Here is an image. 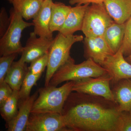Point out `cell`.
Here are the masks:
<instances>
[{"instance_id":"obj_1","label":"cell","mask_w":131,"mask_h":131,"mask_svg":"<svg viewBox=\"0 0 131 131\" xmlns=\"http://www.w3.org/2000/svg\"><path fill=\"white\" fill-rule=\"evenodd\" d=\"M121 112L115 102L72 91L62 115L69 131H118Z\"/></svg>"},{"instance_id":"obj_2","label":"cell","mask_w":131,"mask_h":131,"mask_svg":"<svg viewBox=\"0 0 131 131\" xmlns=\"http://www.w3.org/2000/svg\"><path fill=\"white\" fill-rule=\"evenodd\" d=\"M105 68L92 59L88 58L81 63L76 64L71 57L54 73L49 85L57 86L64 82L77 81L88 77L107 74Z\"/></svg>"},{"instance_id":"obj_3","label":"cell","mask_w":131,"mask_h":131,"mask_svg":"<svg viewBox=\"0 0 131 131\" xmlns=\"http://www.w3.org/2000/svg\"><path fill=\"white\" fill-rule=\"evenodd\" d=\"M74 82L68 81L60 87L48 85L39 89L31 113H54L62 114L64 106L72 92Z\"/></svg>"},{"instance_id":"obj_4","label":"cell","mask_w":131,"mask_h":131,"mask_svg":"<svg viewBox=\"0 0 131 131\" xmlns=\"http://www.w3.org/2000/svg\"><path fill=\"white\" fill-rule=\"evenodd\" d=\"M83 39L82 35L66 36L60 32L54 38L48 53L45 86L49 85L54 73L70 58V51L73 44L83 41Z\"/></svg>"},{"instance_id":"obj_5","label":"cell","mask_w":131,"mask_h":131,"mask_svg":"<svg viewBox=\"0 0 131 131\" xmlns=\"http://www.w3.org/2000/svg\"><path fill=\"white\" fill-rule=\"evenodd\" d=\"M18 12L12 8L10 10V21L5 33L0 39L1 56L21 53L24 47L20 39L24 29L33 26V23L24 21Z\"/></svg>"},{"instance_id":"obj_6","label":"cell","mask_w":131,"mask_h":131,"mask_svg":"<svg viewBox=\"0 0 131 131\" xmlns=\"http://www.w3.org/2000/svg\"><path fill=\"white\" fill-rule=\"evenodd\" d=\"M114 22L103 3L91 4L85 12L81 31L86 37L103 36Z\"/></svg>"},{"instance_id":"obj_7","label":"cell","mask_w":131,"mask_h":131,"mask_svg":"<svg viewBox=\"0 0 131 131\" xmlns=\"http://www.w3.org/2000/svg\"><path fill=\"white\" fill-rule=\"evenodd\" d=\"M112 79L107 74L95 77H88L74 81L73 91L101 96L115 102L110 83Z\"/></svg>"},{"instance_id":"obj_8","label":"cell","mask_w":131,"mask_h":131,"mask_svg":"<svg viewBox=\"0 0 131 131\" xmlns=\"http://www.w3.org/2000/svg\"><path fill=\"white\" fill-rule=\"evenodd\" d=\"M69 131L61 114L31 113L26 131Z\"/></svg>"},{"instance_id":"obj_9","label":"cell","mask_w":131,"mask_h":131,"mask_svg":"<svg viewBox=\"0 0 131 131\" xmlns=\"http://www.w3.org/2000/svg\"><path fill=\"white\" fill-rule=\"evenodd\" d=\"M101 66L107 70L113 83L122 79L131 78V64L126 60L121 48L108 57Z\"/></svg>"},{"instance_id":"obj_10","label":"cell","mask_w":131,"mask_h":131,"mask_svg":"<svg viewBox=\"0 0 131 131\" xmlns=\"http://www.w3.org/2000/svg\"><path fill=\"white\" fill-rule=\"evenodd\" d=\"M54 38L49 39L39 37L34 32L30 33L25 46L24 47L20 59L26 63H29L34 60L49 52L53 43Z\"/></svg>"},{"instance_id":"obj_11","label":"cell","mask_w":131,"mask_h":131,"mask_svg":"<svg viewBox=\"0 0 131 131\" xmlns=\"http://www.w3.org/2000/svg\"><path fill=\"white\" fill-rule=\"evenodd\" d=\"M84 55L101 65L106 59L113 54L103 36L85 37L83 39Z\"/></svg>"},{"instance_id":"obj_12","label":"cell","mask_w":131,"mask_h":131,"mask_svg":"<svg viewBox=\"0 0 131 131\" xmlns=\"http://www.w3.org/2000/svg\"><path fill=\"white\" fill-rule=\"evenodd\" d=\"M38 95V91L25 100H19L18 111L13 119L6 123L8 131H26L34 103Z\"/></svg>"},{"instance_id":"obj_13","label":"cell","mask_w":131,"mask_h":131,"mask_svg":"<svg viewBox=\"0 0 131 131\" xmlns=\"http://www.w3.org/2000/svg\"><path fill=\"white\" fill-rule=\"evenodd\" d=\"M52 0H44L37 14L33 18L34 32L39 37L52 39V33L50 29Z\"/></svg>"},{"instance_id":"obj_14","label":"cell","mask_w":131,"mask_h":131,"mask_svg":"<svg viewBox=\"0 0 131 131\" xmlns=\"http://www.w3.org/2000/svg\"><path fill=\"white\" fill-rule=\"evenodd\" d=\"M89 5H77L74 7H71L63 26L59 32L67 36L82 30L85 12Z\"/></svg>"},{"instance_id":"obj_15","label":"cell","mask_w":131,"mask_h":131,"mask_svg":"<svg viewBox=\"0 0 131 131\" xmlns=\"http://www.w3.org/2000/svg\"><path fill=\"white\" fill-rule=\"evenodd\" d=\"M103 4L116 23L124 24L131 17V0H105Z\"/></svg>"},{"instance_id":"obj_16","label":"cell","mask_w":131,"mask_h":131,"mask_svg":"<svg viewBox=\"0 0 131 131\" xmlns=\"http://www.w3.org/2000/svg\"><path fill=\"white\" fill-rule=\"evenodd\" d=\"M113 84L112 90L115 102L121 112H129L131 108V78L122 79Z\"/></svg>"},{"instance_id":"obj_17","label":"cell","mask_w":131,"mask_h":131,"mask_svg":"<svg viewBox=\"0 0 131 131\" xmlns=\"http://www.w3.org/2000/svg\"><path fill=\"white\" fill-rule=\"evenodd\" d=\"M126 23L114 22L106 30L103 37L114 54L118 51L124 39Z\"/></svg>"},{"instance_id":"obj_18","label":"cell","mask_w":131,"mask_h":131,"mask_svg":"<svg viewBox=\"0 0 131 131\" xmlns=\"http://www.w3.org/2000/svg\"><path fill=\"white\" fill-rule=\"evenodd\" d=\"M27 71V63L20 59L14 62L6 76L5 81L9 84L13 90L19 91Z\"/></svg>"},{"instance_id":"obj_19","label":"cell","mask_w":131,"mask_h":131,"mask_svg":"<svg viewBox=\"0 0 131 131\" xmlns=\"http://www.w3.org/2000/svg\"><path fill=\"white\" fill-rule=\"evenodd\" d=\"M44 0H13V9L26 20L33 19L37 14Z\"/></svg>"},{"instance_id":"obj_20","label":"cell","mask_w":131,"mask_h":131,"mask_svg":"<svg viewBox=\"0 0 131 131\" xmlns=\"http://www.w3.org/2000/svg\"><path fill=\"white\" fill-rule=\"evenodd\" d=\"M71 7L67 6L62 3H53L51 8L50 29L52 32L59 31L70 12Z\"/></svg>"},{"instance_id":"obj_21","label":"cell","mask_w":131,"mask_h":131,"mask_svg":"<svg viewBox=\"0 0 131 131\" xmlns=\"http://www.w3.org/2000/svg\"><path fill=\"white\" fill-rule=\"evenodd\" d=\"M19 91L14 90L12 95L0 105V113L2 118L7 123L16 117L18 111Z\"/></svg>"},{"instance_id":"obj_22","label":"cell","mask_w":131,"mask_h":131,"mask_svg":"<svg viewBox=\"0 0 131 131\" xmlns=\"http://www.w3.org/2000/svg\"><path fill=\"white\" fill-rule=\"evenodd\" d=\"M41 76V75L33 74L28 71V70L20 89L19 91V100H25L30 96V94L32 87L36 85L37 82Z\"/></svg>"},{"instance_id":"obj_23","label":"cell","mask_w":131,"mask_h":131,"mask_svg":"<svg viewBox=\"0 0 131 131\" xmlns=\"http://www.w3.org/2000/svg\"><path fill=\"white\" fill-rule=\"evenodd\" d=\"M48 53L31 62L30 65L28 68V71L35 75H42L47 67Z\"/></svg>"},{"instance_id":"obj_24","label":"cell","mask_w":131,"mask_h":131,"mask_svg":"<svg viewBox=\"0 0 131 131\" xmlns=\"http://www.w3.org/2000/svg\"><path fill=\"white\" fill-rule=\"evenodd\" d=\"M18 54H13L1 56L0 58V83L5 81L14 61Z\"/></svg>"},{"instance_id":"obj_25","label":"cell","mask_w":131,"mask_h":131,"mask_svg":"<svg viewBox=\"0 0 131 131\" xmlns=\"http://www.w3.org/2000/svg\"><path fill=\"white\" fill-rule=\"evenodd\" d=\"M121 48L125 57L131 54V17L126 22L125 34Z\"/></svg>"},{"instance_id":"obj_26","label":"cell","mask_w":131,"mask_h":131,"mask_svg":"<svg viewBox=\"0 0 131 131\" xmlns=\"http://www.w3.org/2000/svg\"><path fill=\"white\" fill-rule=\"evenodd\" d=\"M118 131H131V114L130 112H121L120 116Z\"/></svg>"},{"instance_id":"obj_27","label":"cell","mask_w":131,"mask_h":131,"mask_svg":"<svg viewBox=\"0 0 131 131\" xmlns=\"http://www.w3.org/2000/svg\"><path fill=\"white\" fill-rule=\"evenodd\" d=\"M13 91L11 86L5 81L0 83V105L12 95Z\"/></svg>"},{"instance_id":"obj_28","label":"cell","mask_w":131,"mask_h":131,"mask_svg":"<svg viewBox=\"0 0 131 131\" xmlns=\"http://www.w3.org/2000/svg\"><path fill=\"white\" fill-rule=\"evenodd\" d=\"M10 21L5 8L2 7L0 13V37H2L6 31Z\"/></svg>"},{"instance_id":"obj_29","label":"cell","mask_w":131,"mask_h":131,"mask_svg":"<svg viewBox=\"0 0 131 131\" xmlns=\"http://www.w3.org/2000/svg\"><path fill=\"white\" fill-rule=\"evenodd\" d=\"M105 0H69L70 4L71 5H82L89 4H102Z\"/></svg>"},{"instance_id":"obj_30","label":"cell","mask_w":131,"mask_h":131,"mask_svg":"<svg viewBox=\"0 0 131 131\" xmlns=\"http://www.w3.org/2000/svg\"><path fill=\"white\" fill-rule=\"evenodd\" d=\"M126 60L131 64V54L128 56L125 57Z\"/></svg>"},{"instance_id":"obj_31","label":"cell","mask_w":131,"mask_h":131,"mask_svg":"<svg viewBox=\"0 0 131 131\" xmlns=\"http://www.w3.org/2000/svg\"><path fill=\"white\" fill-rule=\"evenodd\" d=\"M8 1H9V3L12 4V2H13V0H7Z\"/></svg>"},{"instance_id":"obj_32","label":"cell","mask_w":131,"mask_h":131,"mask_svg":"<svg viewBox=\"0 0 131 131\" xmlns=\"http://www.w3.org/2000/svg\"><path fill=\"white\" fill-rule=\"evenodd\" d=\"M129 112H130V113L131 114V108L130 109V111H129Z\"/></svg>"}]
</instances>
